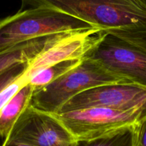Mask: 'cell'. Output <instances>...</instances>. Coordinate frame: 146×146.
<instances>
[{
	"mask_svg": "<svg viewBox=\"0 0 146 146\" xmlns=\"http://www.w3.org/2000/svg\"><path fill=\"white\" fill-rule=\"evenodd\" d=\"M21 9H53L99 29L146 31V4L143 0H21Z\"/></svg>",
	"mask_w": 146,
	"mask_h": 146,
	"instance_id": "obj_1",
	"label": "cell"
},
{
	"mask_svg": "<svg viewBox=\"0 0 146 146\" xmlns=\"http://www.w3.org/2000/svg\"><path fill=\"white\" fill-rule=\"evenodd\" d=\"M84 58L146 88V31H103L100 41Z\"/></svg>",
	"mask_w": 146,
	"mask_h": 146,
	"instance_id": "obj_2",
	"label": "cell"
},
{
	"mask_svg": "<svg viewBox=\"0 0 146 146\" xmlns=\"http://www.w3.org/2000/svg\"><path fill=\"white\" fill-rule=\"evenodd\" d=\"M95 28L66 13L45 7L20 9L0 19V54L46 36Z\"/></svg>",
	"mask_w": 146,
	"mask_h": 146,
	"instance_id": "obj_3",
	"label": "cell"
},
{
	"mask_svg": "<svg viewBox=\"0 0 146 146\" xmlns=\"http://www.w3.org/2000/svg\"><path fill=\"white\" fill-rule=\"evenodd\" d=\"M111 84H133L113 74L102 65L84 58L77 66L51 84L34 91L30 106L48 113H56L71 98L99 86Z\"/></svg>",
	"mask_w": 146,
	"mask_h": 146,
	"instance_id": "obj_4",
	"label": "cell"
},
{
	"mask_svg": "<svg viewBox=\"0 0 146 146\" xmlns=\"http://www.w3.org/2000/svg\"><path fill=\"white\" fill-rule=\"evenodd\" d=\"M53 115L77 141L94 139L123 127L135 125L146 118V109L124 111L91 108Z\"/></svg>",
	"mask_w": 146,
	"mask_h": 146,
	"instance_id": "obj_5",
	"label": "cell"
},
{
	"mask_svg": "<svg viewBox=\"0 0 146 146\" xmlns=\"http://www.w3.org/2000/svg\"><path fill=\"white\" fill-rule=\"evenodd\" d=\"M91 108L146 109V88L135 84H111L86 90L68 100L58 113Z\"/></svg>",
	"mask_w": 146,
	"mask_h": 146,
	"instance_id": "obj_6",
	"label": "cell"
},
{
	"mask_svg": "<svg viewBox=\"0 0 146 146\" xmlns=\"http://www.w3.org/2000/svg\"><path fill=\"white\" fill-rule=\"evenodd\" d=\"M6 139L33 146H76V141L53 114L29 105L21 113Z\"/></svg>",
	"mask_w": 146,
	"mask_h": 146,
	"instance_id": "obj_7",
	"label": "cell"
},
{
	"mask_svg": "<svg viewBox=\"0 0 146 146\" xmlns=\"http://www.w3.org/2000/svg\"><path fill=\"white\" fill-rule=\"evenodd\" d=\"M103 31L92 28L64 33L28 63L21 78L29 84L35 74L46 67L68 60L83 59L98 44Z\"/></svg>",
	"mask_w": 146,
	"mask_h": 146,
	"instance_id": "obj_8",
	"label": "cell"
},
{
	"mask_svg": "<svg viewBox=\"0 0 146 146\" xmlns=\"http://www.w3.org/2000/svg\"><path fill=\"white\" fill-rule=\"evenodd\" d=\"M66 33V32H64ZM64 33L46 36L17 46L0 54V74L9 68L26 64L35 58L45 47Z\"/></svg>",
	"mask_w": 146,
	"mask_h": 146,
	"instance_id": "obj_9",
	"label": "cell"
},
{
	"mask_svg": "<svg viewBox=\"0 0 146 146\" xmlns=\"http://www.w3.org/2000/svg\"><path fill=\"white\" fill-rule=\"evenodd\" d=\"M34 88L30 84L24 85L9 101L0 112V137L6 138L24 110L31 102Z\"/></svg>",
	"mask_w": 146,
	"mask_h": 146,
	"instance_id": "obj_10",
	"label": "cell"
},
{
	"mask_svg": "<svg viewBox=\"0 0 146 146\" xmlns=\"http://www.w3.org/2000/svg\"><path fill=\"white\" fill-rule=\"evenodd\" d=\"M135 125L125 126L98 138L77 141L76 146H133Z\"/></svg>",
	"mask_w": 146,
	"mask_h": 146,
	"instance_id": "obj_11",
	"label": "cell"
},
{
	"mask_svg": "<svg viewBox=\"0 0 146 146\" xmlns=\"http://www.w3.org/2000/svg\"><path fill=\"white\" fill-rule=\"evenodd\" d=\"M81 61L82 59L68 60L46 67L35 74L30 79L29 84L34 87V91L41 89L75 68Z\"/></svg>",
	"mask_w": 146,
	"mask_h": 146,
	"instance_id": "obj_12",
	"label": "cell"
},
{
	"mask_svg": "<svg viewBox=\"0 0 146 146\" xmlns=\"http://www.w3.org/2000/svg\"><path fill=\"white\" fill-rule=\"evenodd\" d=\"M28 63L11 67L0 74V94L25 72Z\"/></svg>",
	"mask_w": 146,
	"mask_h": 146,
	"instance_id": "obj_13",
	"label": "cell"
},
{
	"mask_svg": "<svg viewBox=\"0 0 146 146\" xmlns=\"http://www.w3.org/2000/svg\"><path fill=\"white\" fill-rule=\"evenodd\" d=\"M22 76V75H21ZM21 76L16 80L14 82H13L11 85L9 86L7 88H6L0 94V112L4 108V106L7 104L9 101L24 86L26 85L25 82L21 78Z\"/></svg>",
	"mask_w": 146,
	"mask_h": 146,
	"instance_id": "obj_14",
	"label": "cell"
},
{
	"mask_svg": "<svg viewBox=\"0 0 146 146\" xmlns=\"http://www.w3.org/2000/svg\"><path fill=\"white\" fill-rule=\"evenodd\" d=\"M133 146H146V118L135 125Z\"/></svg>",
	"mask_w": 146,
	"mask_h": 146,
	"instance_id": "obj_15",
	"label": "cell"
},
{
	"mask_svg": "<svg viewBox=\"0 0 146 146\" xmlns=\"http://www.w3.org/2000/svg\"><path fill=\"white\" fill-rule=\"evenodd\" d=\"M1 146H33L29 144L21 142L19 141H15V140H10V139H4V143Z\"/></svg>",
	"mask_w": 146,
	"mask_h": 146,
	"instance_id": "obj_16",
	"label": "cell"
},
{
	"mask_svg": "<svg viewBox=\"0 0 146 146\" xmlns=\"http://www.w3.org/2000/svg\"><path fill=\"white\" fill-rule=\"evenodd\" d=\"M143 2L145 3V4H146V0H143Z\"/></svg>",
	"mask_w": 146,
	"mask_h": 146,
	"instance_id": "obj_17",
	"label": "cell"
}]
</instances>
